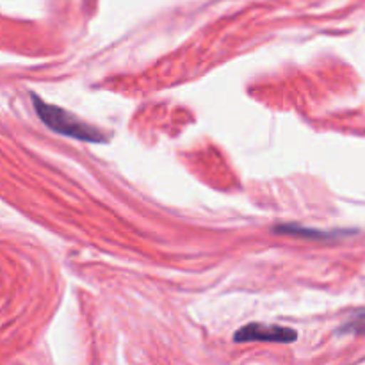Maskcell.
<instances>
[{
    "instance_id": "4",
    "label": "cell",
    "mask_w": 365,
    "mask_h": 365,
    "mask_svg": "<svg viewBox=\"0 0 365 365\" xmlns=\"http://www.w3.org/2000/svg\"><path fill=\"white\" fill-rule=\"evenodd\" d=\"M337 335H365V309L355 310L335 331Z\"/></svg>"
},
{
    "instance_id": "2",
    "label": "cell",
    "mask_w": 365,
    "mask_h": 365,
    "mask_svg": "<svg viewBox=\"0 0 365 365\" xmlns=\"http://www.w3.org/2000/svg\"><path fill=\"white\" fill-rule=\"evenodd\" d=\"M298 341V331L280 324L250 323L235 331L234 342H274V344H292Z\"/></svg>"
},
{
    "instance_id": "3",
    "label": "cell",
    "mask_w": 365,
    "mask_h": 365,
    "mask_svg": "<svg viewBox=\"0 0 365 365\" xmlns=\"http://www.w3.org/2000/svg\"><path fill=\"white\" fill-rule=\"evenodd\" d=\"M273 234L277 235H289V237H299V239H309V241H339L348 235L355 234V230H319V228L312 227H303L298 223H280L273 227Z\"/></svg>"
},
{
    "instance_id": "1",
    "label": "cell",
    "mask_w": 365,
    "mask_h": 365,
    "mask_svg": "<svg viewBox=\"0 0 365 365\" xmlns=\"http://www.w3.org/2000/svg\"><path fill=\"white\" fill-rule=\"evenodd\" d=\"M29 95H31L32 107H34L39 120L43 121V125L46 128H50L56 134L64 135V138L77 139V141L91 143V145H100V143L109 141L102 130L91 127L86 121L78 120L73 113H68L63 107L45 102L36 93H29Z\"/></svg>"
}]
</instances>
